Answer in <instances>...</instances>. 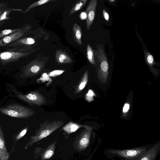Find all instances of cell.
<instances>
[{
    "label": "cell",
    "mask_w": 160,
    "mask_h": 160,
    "mask_svg": "<svg viewBox=\"0 0 160 160\" xmlns=\"http://www.w3.org/2000/svg\"><path fill=\"white\" fill-rule=\"evenodd\" d=\"M153 144H147L132 148L120 149L109 148L106 150L105 153L108 157H117L122 160H138L152 146Z\"/></svg>",
    "instance_id": "cell-1"
},
{
    "label": "cell",
    "mask_w": 160,
    "mask_h": 160,
    "mask_svg": "<svg viewBox=\"0 0 160 160\" xmlns=\"http://www.w3.org/2000/svg\"><path fill=\"white\" fill-rule=\"evenodd\" d=\"M63 123V122L61 120L45 121L41 124L35 134L30 138L24 148L27 149L35 143L47 137L61 127Z\"/></svg>",
    "instance_id": "cell-2"
},
{
    "label": "cell",
    "mask_w": 160,
    "mask_h": 160,
    "mask_svg": "<svg viewBox=\"0 0 160 160\" xmlns=\"http://www.w3.org/2000/svg\"><path fill=\"white\" fill-rule=\"evenodd\" d=\"M1 113L9 116L18 118H26L32 116L35 112L30 108L18 104L9 105L0 109Z\"/></svg>",
    "instance_id": "cell-3"
},
{
    "label": "cell",
    "mask_w": 160,
    "mask_h": 160,
    "mask_svg": "<svg viewBox=\"0 0 160 160\" xmlns=\"http://www.w3.org/2000/svg\"><path fill=\"white\" fill-rule=\"evenodd\" d=\"M99 66L98 73L100 78H103L104 81L108 75L109 66L107 59L103 50L100 48L94 51Z\"/></svg>",
    "instance_id": "cell-4"
},
{
    "label": "cell",
    "mask_w": 160,
    "mask_h": 160,
    "mask_svg": "<svg viewBox=\"0 0 160 160\" xmlns=\"http://www.w3.org/2000/svg\"><path fill=\"white\" fill-rule=\"evenodd\" d=\"M92 130L91 128L89 126L85 128L75 139L73 144L75 149L81 151L88 147L90 143Z\"/></svg>",
    "instance_id": "cell-5"
},
{
    "label": "cell",
    "mask_w": 160,
    "mask_h": 160,
    "mask_svg": "<svg viewBox=\"0 0 160 160\" xmlns=\"http://www.w3.org/2000/svg\"><path fill=\"white\" fill-rule=\"evenodd\" d=\"M17 97L20 99L29 104L40 106L45 104V97L37 91L30 92L27 94L17 93Z\"/></svg>",
    "instance_id": "cell-6"
},
{
    "label": "cell",
    "mask_w": 160,
    "mask_h": 160,
    "mask_svg": "<svg viewBox=\"0 0 160 160\" xmlns=\"http://www.w3.org/2000/svg\"><path fill=\"white\" fill-rule=\"evenodd\" d=\"M160 153V139L153 144L152 146L138 160H155Z\"/></svg>",
    "instance_id": "cell-7"
},
{
    "label": "cell",
    "mask_w": 160,
    "mask_h": 160,
    "mask_svg": "<svg viewBox=\"0 0 160 160\" xmlns=\"http://www.w3.org/2000/svg\"><path fill=\"white\" fill-rule=\"evenodd\" d=\"M97 4V0H91L86 9V27L87 30L89 29L94 20Z\"/></svg>",
    "instance_id": "cell-8"
},
{
    "label": "cell",
    "mask_w": 160,
    "mask_h": 160,
    "mask_svg": "<svg viewBox=\"0 0 160 160\" xmlns=\"http://www.w3.org/2000/svg\"><path fill=\"white\" fill-rule=\"evenodd\" d=\"M10 155L6 147L3 131L2 127H0V160H9Z\"/></svg>",
    "instance_id": "cell-9"
},
{
    "label": "cell",
    "mask_w": 160,
    "mask_h": 160,
    "mask_svg": "<svg viewBox=\"0 0 160 160\" xmlns=\"http://www.w3.org/2000/svg\"><path fill=\"white\" fill-rule=\"evenodd\" d=\"M57 142L56 140L54 141L44 150L40 155L42 160H46L49 159L53 155Z\"/></svg>",
    "instance_id": "cell-10"
},
{
    "label": "cell",
    "mask_w": 160,
    "mask_h": 160,
    "mask_svg": "<svg viewBox=\"0 0 160 160\" xmlns=\"http://www.w3.org/2000/svg\"><path fill=\"white\" fill-rule=\"evenodd\" d=\"M72 33L73 39L75 42L79 45L82 44L81 38L82 31L81 27L77 24H73L72 28Z\"/></svg>",
    "instance_id": "cell-11"
},
{
    "label": "cell",
    "mask_w": 160,
    "mask_h": 160,
    "mask_svg": "<svg viewBox=\"0 0 160 160\" xmlns=\"http://www.w3.org/2000/svg\"><path fill=\"white\" fill-rule=\"evenodd\" d=\"M88 127V126H83L72 122H70L65 125L62 128V129L67 133L69 134L75 132L81 127L87 128Z\"/></svg>",
    "instance_id": "cell-12"
},
{
    "label": "cell",
    "mask_w": 160,
    "mask_h": 160,
    "mask_svg": "<svg viewBox=\"0 0 160 160\" xmlns=\"http://www.w3.org/2000/svg\"><path fill=\"white\" fill-rule=\"evenodd\" d=\"M87 1V0L77 1L72 7L70 11L69 15H71L81 9L85 5Z\"/></svg>",
    "instance_id": "cell-13"
},
{
    "label": "cell",
    "mask_w": 160,
    "mask_h": 160,
    "mask_svg": "<svg viewBox=\"0 0 160 160\" xmlns=\"http://www.w3.org/2000/svg\"><path fill=\"white\" fill-rule=\"evenodd\" d=\"M87 58L89 62L93 65L95 64L94 54L93 50L89 44L87 47Z\"/></svg>",
    "instance_id": "cell-14"
},
{
    "label": "cell",
    "mask_w": 160,
    "mask_h": 160,
    "mask_svg": "<svg viewBox=\"0 0 160 160\" xmlns=\"http://www.w3.org/2000/svg\"><path fill=\"white\" fill-rule=\"evenodd\" d=\"M58 61L61 63H71L72 62L71 58L64 52H61L59 54Z\"/></svg>",
    "instance_id": "cell-15"
},
{
    "label": "cell",
    "mask_w": 160,
    "mask_h": 160,
    "mask_svg": "<svg viewBox=\"0 0 160 160\" xmlns=\"http://www.w3.org/2000/svg\"><path fill=\"white\" fill-rule=\"evenodd\" d=\"M88 81V72L87 71L85 72L81 82L77 90V92H78L83 89L85 87Z\"/></svg>",
    "instance_id": "cell-16"
},
{
    "label": "cell",
    "mask_w": 160,
    "mask_h": 160,
    "mask_svg": "<svg viewBox=\"0 0 160 160\" xmlns=\"http://www.w3.org/2000/svg\"><path fill=\"white\" fill-rule=\"evenodd\" d=\"M49 1H50L49 0H41L37 2H35L30 6L24 12V13H25L27 12L34 7L43 4Z\"/></svg>",
    "instance_id": "cell-17"
},
{
    "label": "cell",
    "mask_w": 160,
    "mask_h": 160,
    "mask_svg": "<svg viewBox=\"0 0 160 160\" xmlns=\"http://www.w3.org/2000/svg\"><path fill=\"white\" fill-rule=\"evenodd\" d=\"M12 53L10 52H4L0 54V57L3 60H9L12 58L13 55L15 54L14 53Z\"/></svg>",
    "instance_id": "cell-18"
},
{
    "label": "cell",
    "mask_w": 160,
    "mask_h": 160,
    "mask_svg": "<svg viewBox=\"0 0 160 160\" xmlns=\"http://www.w3.org/2000/svg\"><path fill=\"white\" fill-rule=\"evenodd\" d=\"M95 93L91 89H89L85 96L86 99L88 102H91L93 100V97Z\"/></svg>",
    "instance_id": "cell-19"
},
{
    "label": "cell",
    "mask_w": 160,
    "mask_h": 160,
    "mask_svg": "<svg viewBox=\"0 0 160 160\" xmlns=\"http://www.w3.org/2000/svg\"><path fill=\"white\" fill-rule=\"evenodd\" d=\"M28 129V127L25 128L20 132H19L15 137V141L17 142L22 138L26 134Z\"/></svg>",
    "instance_id": "cell-20"
},
{
    "label": "cell",
    "mask_w": 160,
    "mask_h": 160,
    "mask_svg": "<svg viewBox=\"0 0 160 160\" xmlns=\"http://www.w3.org/2000/svg\"><path fill=\"white\" fill-rule=\"evenodd\" d=\"M17 30H11V29H5L2 31L0 34V38H1L5 35L8 34L13 32H15Z\"/></svg>",
    "instance_id": "cell-21"
},
{
    "label": "cell",
    "mask_w": 160,
    "mask_h": 160,
    "mask_svg": "<svg viewBox=\"0 0 160 160\" xmlns=\"http://www.w3.org/2000/svg\"><path fill=\"white\" fill-rule=\"evenodd\" d=\"M34 40L32 38H29L25 40L22 41V43L28 44H32L34 43Z\"/></svg>",
    "instance_id": "cell-22"
},
{
    "label": "cell",
    "mask_w": 160,
    "mask_h": 160,
    "mask_svg": "<svg viewBox=\"0 0 160 160\" xmlns=\"http://www.w3.org/2000/svg\"><path fill=\"white\" fill-rule=\"evenodd\" d=\"M147 59L149 64H152L153 62V58L152 55L148 54L147 55Z\"/></svg>",
    "instance_id": "cell-23"
},
{
    "label": "cell",
    "mask_w": 160,
    "mask_h": 160,
    "mask_svg": "<svg viewBox=\"0 0 160 160\" xmlns=\"http://www.w3.org/2000/svg\"><path fill=\"white\" fill-rule=\"evenodd\" d=\"M129 107L130 105L129 103H125L123 108V112L124 113L127 112L129 109Z\"/></svg>",
    "instance_id": "cell-24"
},
{
    "label": "cell",
    "mask_w": 160,
    "mask_h": 160,
    "mask_svg": "<svg viewBox=\"0 0 160 160\" xmlns=\"http://www.w3.org/2000/svg\"><path fill=\"white\" fill-rule=\"evenodd\" d=\"M103 14L104 19L107 21H108L109 19V16L108 13L103 9Z\"/></svg>",
    "instance_id": "cell-25"
},
{
    "label": "cell",
    "mask_w": 160,
    "mask_h": 160,
    "mask_svg": "<svg viewBox=\"0 0 160 160\" xmlns=\"http://www.w3.org/2000/svg\"><path fill=\"white\" fill-rule=\"evenodd\" d=\"M4 42L8 43L10 42L11 41V38L10 36H6L4 37L3 39Z\"/></svg>",
    "instance_id": "cell-26"
},
{
    "label": "cell",
    "mask_w": 160,
    "mask_h": 160,
    "mask_svg": "<svg viewBox=\"0 0 160 160\" xmlns=\"http://www.w3.org/2000/svg\"><path fill=\"white\" fill-rule=\"evenodd\" d=\"M80 18L82 19H85L87 18V15L85 12H82L80 15Z\"/></svg>",
    "instance_id": "cell-27"
},
{
    "label": "cell",
    "mask_w": 160,
    "mask_h": 160,
    "mask_svg": "<svg viewBox=\"0 0 160 160\" xmlns=\"http://www.w3.org/2000/svg\"><path fill=\"white\" fill-rule=\"evenodd\" d=\"M7 12H5L2 15V16L0 18V21L6 18V15Z\"/></svg>",
    "instance_id": "cell-28"
},
{
    "label": "cell",
    "mask_w": 160,
    "mask_h": 160,
    "mask_svg": "<svg viewBox=\"0 0 160 160\" xmlns=\"http://www.w3.org/2000/svg\"><path fill=\"white\" fill-rule=\"evenodd\" d=\"M114 0H109V1L111 2H114Z\"/></svg>",
    "instance_id": "cell-29"
},
{
    "label": "cell",
    "mask_w": 160,
    "mask_h": 160,
    "mask_svg": "<svg viewBox=\"0 0 160 160\" xmlns=\"http://www.w3.org/2000/svg\"><path fill=\"white\" fill-rule=\"evenodd\" d=\"M158 160H160V157Z\"/></svg>",
    "instance_id": "cell-30"
},
{
    "label": "cell",
    "mask_w": 160,
    "mask_h": 160,
    "mask_svg": "<svg viewBox=\"0 0 160 160\" xmlns=\"http://www.w3.org/2000/svg\"><path fill=\"white\" fill-rule=\"evenodd\" d=\"M155 160H157V159H155Z\"/></svg>",
    "instance_id": "cell-31"
}]
</instances>
